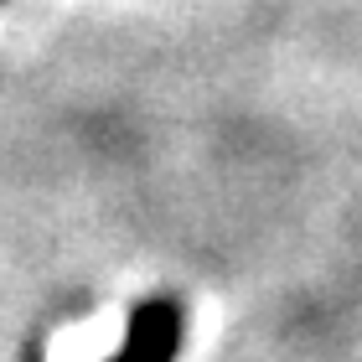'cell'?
<instances>
[{
    "instance_id": "1",
    "label": "cell",
    "mask_w": 362,
    "mask_h": 362,
    "mask_svg": "<svg viewBox=\"0 0 362 362\" xmlns=\"http://www.w3.org/2000/svg\"><path fill=\"white\" fill-rule=\"evenodd\" d=\"M124 316L119 310H104V316H93L83 326H68V332L52 337V347H47V362H109L114 352L124 347Z\"/></svg>"
}]
</instances>
